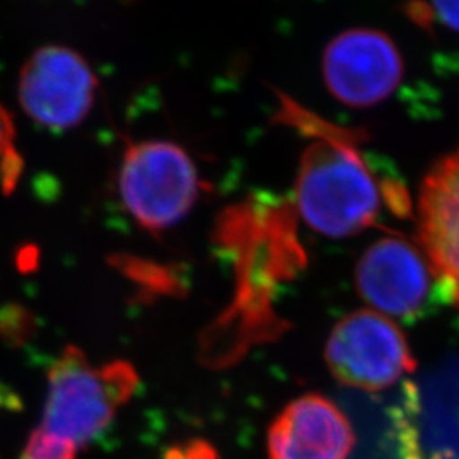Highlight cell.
Wrapping results in <instances>:
<instances>
[{"label":"cell","mask_w":459,"mask_h":459,"mask_svg":"<svg viewBox=\"0 0 459 459\" xmlns=\"http://www.w3.org/2000/svg\"><path fill=\"white\" fill-rule=\"evenodd\" d=\"M417 221L434 279L459 308V148L429 170L420 186Z\"/></svg>","instance_id":"obj_8"},{"label":"cell","mask_w":459,"mask_h":459,"mask_svg":"<svg viewBox=\"0 0 459 459\" xmlns=\"http://www.w3.org/2000/svg\"><path fill=\"white\" fill-rule=\"evenodd\" d=\"M356 443L351 419L316 394L288 403L267 429L269 459H349Z\"/></svg>","instance_id":"obj_9"},{"label":"cell","mask_w":459,"mask_h":459,"mask_svg":"<svg viewBox=\"0 0 459 459\" xmlns=\"http://www.w3.org/2000/svg\"><path fill=\"white\" fill-rule=\"evenodd\" d=\"M325 361L337 381L366 394L392 390L417 366L402 330L375 310L351 313L333 327Z\"/></svg>","instance_id":"obj_4"},{"label":"cell","mask_w":459,"mask_h":459,"mask_svg":"<svg viewBox=\"0 0 459 459\" xmlns=\"http://www.w3.org/2000/svg\"><path fill=\"white\" fill-rule=\"evenodd\" d=\"M419 411L430 459H459V359L444 362L427 377Z\"/></svg>","instance_id":"obj_11"},{"label":"cell","mask_w":459,"mask_h":459,"mask_svg":"<svg viewBox=\"0 0 459 459\" xmlns=\"http://www.w3.org/2000/svg\"><path fill=\"white\" fill-rule=\"evenodd\" d=\"M296 203L310 229L342 238L375 223L381 189L347 136L324 134L303 153Z\"/></svg>","instance_id":"obj_1"},{"label":"cell","mask_w":459,"mask_h":459,"mask_svg":"<svg viewBox=\"0 0 459 459\" xmlns=\"http://www.w3.org/2000/svg\"><path fill=\"white\" fill-rule=\"evenodd\" d=\"M119 195L143 229L162 231L195 206L199 195L196 165L172 142L133 143L121 160Z\"/></svg>","instance_id":"obj_3"},{"label":"cell","mask_w":459,"mask_h":459,"mask_svg":"<svg viewBox=\"0 0 459 459\" xmlns=\"http://www.w3.org/2000/svg\"><path fill=\"white\" fill-rule=\"evenodd\" d=\"M98 79L82 55L48 45L36 49L21 70L19 102L36 123L64 130L89 115Z\"/></svg>","instance_id":"obj_6"},{"label":"cell","mask_w":459,"mask_h":459,"mask_svg":"<svg viewBox=\"0 0 459 459\" xmlns=\"http://www.w3.org/2000/svg\"><path fill=\"white\" fill-rule=\"evenodd\" d=\"M21 169L22 160L17 153L14 121L7 109L0 106V187L4 191L14 189Z\"/></svg>","instance_id":"obj_13"},{"label":"cell","mask_w":459,"mask_h":459,"mask_svg":"<svg viewBox=\"0 0 459 459\" xmlns=\"http://www.w3.org/2000/svg\"><path fill=\"white\" fill-rule=\"evenodd\" d=\"M434 274L426 255L403 238H381L362 254L356 284L377 313L415 316L429 301Z\"/></svg>","instance_id":"obj_7"},{"label":"cell","mask_w":459,"mask_h":459,"mask_svg":"<svg viewBox=\"0 0 459 459\" xmlns=\"http://www.w3.org/2000/svg\"><path fill=\"white\" fill-rule=\"evenodd\" d=\"M140 377L128 361L92 364L68 345L48 373L41 429L81 451L98 439L136 392Z\"/></svg>","instance_id":"obj_2"},{"label":"cell","mask_w":459,"mask_h":459,"mask_svg":"<svg viewBox=\"0 0 459 459\" xmlns=\"http://www.w3.org/2000/svg\"><path fill=\"white\" fill-rule=\"evenodd\" d=\"M79 451L75 444L36 427L24 446L21 459H77Z\"/></svg>","instance_id":"obj_14"},{"label":"cell","mask_w":459,"mask_h":459,"mask_svg":"<svg viewBox=\"0 0 459 459\" xmlns=\"http://www.w3.org/2000/svg\"><path fill=\"white\" fill-rule=\"evenodd\" d=\"M361 403V439L352 459H422L417 386L398 383L392 394L364 396Z\"/></svg>","instance_id":"obj_10"},{"label":"cell","mask_w":459,"mask_h":459,"mask_svg":"<svg viewBox=\"0 0 459 459\" xmlns=\"http://www.w3.org/2000/svg\"><path fill=\"white\" fill-rule=\"evenodd\" d=\"M322 74L333 98L349 108L364 109L394 94L403 79V56L388 34L352 28L328 43Z\"/></svg>","instance_id":"obj_5"},{"label":"cell","mask_w":459,"mask_h":459,"mask_svg":"<svg viewBox=\"0 0 459 459\" xmlns=\"http://www.w3.org/2000/svg\"><path fill=\"white\" fill-rule=\"evenodd\" d=\"M405 16L422 30L443 26L446 30L459 33V2H411L403 5Z\"/></svg>","instance_id":"obj_12"}]
</instances>
